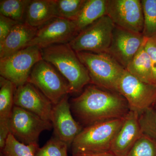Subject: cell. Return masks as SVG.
<instances>
[{"label":"cell","instance_id":"5bb4252c","mask_svg":"<svg viewBox=\"0 0 156 156\" xmlns=\"http://www.w3.org/2000/svg\"><path fill=\"white\" fill-rule=\"evenodd\" d=\"M51 122L55 136L66 143L69 148L83 128L72 115L68 95L53 105Z\"/></svg>","mask_w":156,"mask_h":156},{"label":"cell","instance_id":"484cf974","mask_svg":"<svg viewBox=\"0 0 156 156\" xmlns=\"http://www.w3.org/2000/svg\"><path fill=\"white\" fill-rule=\"evenodd\" d=\"M126 156H156V142L142 134Z\"/></svg>","mask_w":156,"mask_h":156},{"label":"cell","instance_id":"ba28073f","mask_svg":"<svg viewBox=\"0 0 156 156\" xmlns=\"http://www.w3.org/2000/svg\"><path fill=\"white\" fill-rule=\"evenodd\" d=\"M9 127L10 133L17 140L29 145L38 144L41 133L51 130L53 125L51 122L14 105L9 118Z\"/></svg>","mask_w":156,"mask_h":156},{"label":"cell","instance_id":"f546056e","mask_svg":"<svg viewBox=\"0 0 156 156\" xmlns=\"http://www.w3.org/2000/svg\"><path fill=\"white\" fill-rule=\"evenodd\" d=\"M10 134L9 123L0 122V149L3 150Z\"/></svg>","mask_w":156,"mask_h":156},{"label":"cell","instance_id":"d4e9b609","mask_svg":"<svg viewBox=\"0 0 156 156\" xmlns=\"http://www.w3.org/2000/svg\"><path fill=\"white\" fill-rule=\"evenodd\" d=\"M139 121L142 134L156 142V107L153 105L139 114Z\"/></svg>","mask_w":156,"mask_h":156},{"label":"cell","instance_id":"ac0fdd59","mask_svg":"<svg viewBox=\"0 0 156 156\" xmlns=\"http://www.w3.org/2000/svg\"><path fill=\"white\" fill-rule=\"evenodd\" d=\"M126 70L140 80L154 85L151 59L144 47V42Z\"/></svg>","mask_w":156,"mask_h":156},{"label":"cell","instance_id":"8992f818","mask_svg":"<svg viewBox=\"0 0 156 156\" xmlns=\"http://www.w3.org/2000/svg\"><path fill=\"white\" fill-rule=\"evenodd\" d=\"M42 59L41 49L37 46H29L0 58V74L17 88L27 83L33 68Z\"/></svg>","mask_w":156,"mask_h":156},{"label":"cell","instance_id":"3957f363","mask_svg":"<svg viewBox=\"0 0 156 156\" xmlns=\"http://www.w3.org/2000/svg\"><path fill=\"white\" fill-rule=\"evenodd\" d=\"M125 118L96 123L83 128L71 147L73 156L110 151Z\"/></svg>","mask_w":156,"mask_h":156},{"label":"cell","instance_id":"2e32d148","mask_svg":"<svg viewBox=\"0 0 156 156\" xmlns=\"http://www.w3.org/2000/svg\"><path fill=\"white\" fill-rule=\"evenodd\" d=\"M37 30L38 28L25 22L15 25L5 39L0 43V58L10 56L28 47Z\"/></svg>","mask_w":156,"mask_h":156},{"label":"cell","instance_id":"9a60e30c","mask_svg":"<svg viewBox=\"0 0 156 156\" xmlns=\"http://www.w3.org/2000/svg\"><path fill=\"white\" fill-rule=\"evenodd\" d=\"M139 113L130 110L122 126L115 136L110 152L116 156H126L136 140L142 135Z\"/></svg>","mask_w":156,"mask_h":156},{"label":"cell","instance_id":"ffe728a7","mask_svg":"<svg viewBox=\"0 0 156 156\" xmlns=\"http://www.w3.org/2000/svg\"><path fill=\"white\" fill-rule=\"evenodd\" d=\"M16 87L11 81L0 77V122L9 123L14 106Z\"/></svg>","mask_w":156,"mask_h":156},{"label":"cell","instance_id":"e0dca14e","mask_svg":"<svg viewBox=\"0 0 156 156\" xmlns=\"http://www.w3.org/2000/svg\"><path fill=\"white\" fill-rule=\"evenodd\" d=\"M25 23L39 28L56 17H58L56 0H32L26 13Z\"/></svg>","mask_w":156,"mask_h":156},{"label":"cell","instance_id":"8fae6325","mask_svg":"<svg viewBox=\"0 0 156 156\" xmlns=\"http://www.w3.org/2000/svg\"><path fill=\"white\" fill-rule=\"evenodd\" d=\"M78 34L74 21L56 17L38 29L28 47L37 46L42 50L53 45L69 44Z\"/></svg>","mask_w":156,"mask_h":156},{"label":"cell","instance_id":"cb8c5ba5","mask_svg":"<svg viewBox=\"0 0 156 156\" xmlns=\"http://www.w3.org/2000/svg\"><path fill=\"white\" fill-rule=\"evenodd\" d=\"M86 2V0H56L58 17L74 21Z\"/></svg>","mask_w":156,"mask_h":156},{"label":"cell","instance_id":"30bf717a","mask_svg":"<svg viewBox=\"0 0 156 156\" xmlns=\"http://www.w3.org/2000/svg\"><path fill=\"white\" fill-rule=\"evenodd\" d=\"M106 15L116 26L142 33L144 15L140 0H107Z\"/></svg>","mask_w":156,"mask_h":156},{"label":"cell","instance_id":"f1b7e54d","mask_svg":"<svg viewBox=\"0 0 156 156\" xmlns=\"http://www.w3.org/2000/svg\"><path fill=\"white\" fill-rule=\"evenodd\" d=\"M20 22L0 14V43L5 39L12 29Z\"/></svg>","mask_w":156,"mask_h":156},{"label":"cell","instance_id":"7a4b0ae2","mask_svg":"<svg viewBox=\"0 0 156 156\" xmlns=\"http://www.w3.org/2000/svg\"><path fill=\"white\" fill-rule=\"evenodd\" d=\"M41 51L43 59L54 66L66 79L71 93L81 92L91 83L88 70L69 44L52 45Z\"/></svg>","mask_w":156,"mask_h":156},{"label":"cell","instance_id":"44dd1931","mask_svg":"<svg viewBox=\"0 0 156 156\" xmlns=\"http://www.w3.org/2000/svg\"><path fill=\"white\" fill-rule=\"evenodd\" d=\"M39 148L38 144L26 145L19 142L10 133L1 156H35Z\"/></svg>","mask_w":156,"mask_h":156},{"label":"cell","instance_id":"5b68a950","mask_svg":"<svg viewBox=\"0 0 156 156\" xmlns=\"http://www.w3.org/2000/svg\"><path fill=\"white\" fill-rule=\"evenodd\" d=\"M114 27L110 18L105 15L80 32L69 44L76 52L107 53Z\"/></svg>","mask_w":156,"mask_h":156},{"label":"cell","instance_id":"52a82bcc","mask_svg":"<svg viewBox=\"0 0 156 156\" xmlns=\"http://www.w3.org/2000/svg\"><path fill=\"white\" fill-rule=\"evenodd\" d=\"M27 83L36 87L53 105L71 93L67 81L51 64L43 59L33 68Z\"/></svg>","mask_w":156,"mask_h":156},{"label":"cell","instance_id":"4316f807","mask_svg":"<svg viewBox=\"0 0 156 156\" xmlns=\"http://www.w3.org/2000/svg\"><path fill=\"white\" fill-rule=\"evenodd\" d=\"M69 148L66 143L54 136L38 149L35 156H68Z\"/></svg>","mask_w":156,"mask_h":156},{"label":"cell","instance_id":"7c38bea8","mask_svg":"<svg viewBox=\"0 0 156 156\" xmlns=\"http://www.w3.org/2000/svg\"><path fill=\"white\" fill-rule=\"evenodd\" d=\"M145 39L142 33L133 32L115 25L111 43L107 53L126 69Z\"/></svg>","mask_w":156,"mask_h":156},{"label":"cell","instance_id":"4dcf8cb0","mask_svg":"<svg viewBox=\"0 0 156 156\" xmlns=\"http://www.w3.org/2000/svg\"><path fill=\"white\" fill-rule=\"evenodd\" d=\"M73 156H116L112 153L110 151L107 152L101 153L77 155Z\"/></svg>","mask_w":156,"mask_h":156},{"label":"cell","instance_id":"d6986e66","mask_svg":"<svg viewBox=\"0 0 156 156\" xmlns=\"http://www.w3.org/2000/svg\"><path fill=\"white\" fill-rule=\"evenodd\" d=\"M107 0H86L83 9L74 22L78 32L106 15Z\"/></svg>","mask_w":156,"mask_h":156},{"label":"cell","instance_id":"9c48e42d","mask_svg":"<svg viewBox=\"0 0 156 156\" xmlns=\"http://www.w3.org/2000/svg\"><path fill=\"white\" fill-rule=\"evenodd\" d=\"M118 92L127 101L130 110L138 113L154 105L156 86L140 80L125 71L118 87Z\"/></svg>","mask_w":156,"mask_h":156},{"label":"cell","instance_id":"6da1fadb","mask_svg":"<svg viewBox=\"0 0 156 156\" xmlns=\"http://www.w3.org/2000/svg\"><path fill=\"white\" fill-rule=\"evenodd\" d=\"M73 113L84 126L125 118L130 111L127 101L119 92L95 85L87 86L70 103Z\"/></svg>","mask_w":156,"mask_h":156},{"label":"cell","instance_id":"603a6c76","mask_svg":"<svg viewBox=\"0 0 156 156\" xmlns=\"http://www.w3.org/2000/svg\"><path fill=\"white\" fill-rule=\"evenodd\" d=\"M144 15L142 34L146 38L156 36V0H141Z\"/></svg>","mask_w":156,"mask_h":156},{"label":"cell","instance_id":"4fadbf2b","mask_svg":"<svg viewBox=\"0 0 156 156\" xmlns=\"http://www.w3.org/2000/svg\"><path fill=\"white\" fill-rule=\"evenodd\" d=\"M14 105L51 122L53 104L36 87L27 83L15 89Z\"/></svg>","mask_w":156,"mask_h":156},{"label":"cell","instance_id":"1f68e13d","mask_svg":"<svg viewBox=\"0 0 156 156\" xmlns=\"http://www.w3.org/2000/svg\"><path fill=\"white\" fill-rule=\"evenodd\" d=\"M154 106L156 107V100L154 104Z\"/></svg>","mask_w":156,"mask_h":156},{"label":"cell","instance_id":"7402d4cb","mask_svg":"<svg viewBox=\"0 0 156 156\" xmlns=\"http://www.w3.org/2000/svg\"><path fill=\"white\" fill-rule=\"evenodd\" d=\"M30 0H1L0 12L15 21L22 23Z\"/></svg>","mask_w":156,"mask_h":156},{"label":"cell","instance_id":"277c9868","mask_svg":"<svg viewBox=\"0 0 156 156\" xmlns=\"http://www.w3.org/2000/svg\"><path fill=\"white\" fill-rule=\"evenodd\" d=\"M76 53L88 70L91 84L118 92L119 82L126 70L125 68L107 53L78 52Z\"/></svg>","mask_w":156,"mask_h":156},{"label":"cell","instance_id":"83f0119b","mask_svg":"<svg viewBox=\"0 0 156 156\" xmlns=\"http://www.w3.org/2000/svg\"><path fill=\"white\" fill-rule=\"evenodd\" d=\"M144 47L150 58L154 83L156 86V36L149 38H145Z\"/></svg>","mask_w":156,"mask_h":156}]
</instances>
